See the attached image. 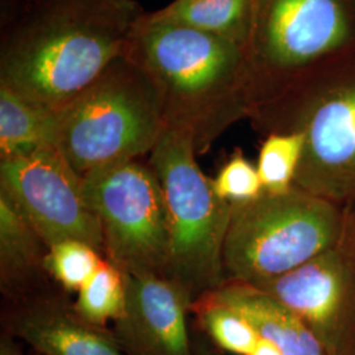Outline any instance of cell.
<instances>
[{
    "instance_id": "obj_1",
    "label": "cell",
    "mask_w": 355,
    "mask_h": 355,
    "mask_svg": "<svg viewBox=\"0 0 355 355\" xmlns=\"http://www.w3.org/2000/svg\"><path fill=\"white\" fill-rule=\"evenodd\" d=\"M136 0H1L0 83L58 112L124 54Z\"/></svg>"
},
{
    "instance_id": "obj_2",
    "label": "cell",
    "mask_w": 355,
    "mask_h": 355,
    "mask_svg": "<svg viewBox=\"0 0 355 355\" xmlns=\"http://www.w3.org/2000/svg\"><path fill=\"white\" fill-rule=\"evenodd\" d=\"M127 54L146 70L161 94L165 125L189 132L198 155L253 111L243 46L184 26L144 19Z\"/></svg>"
},
{
    "instance_id": "obj_3",
    "label": "cell",
    "mask_w": 355,
    "mask_h": 355,
    "mask_svg": "<svg viewBox=\"0 0 355 355\" xmlns=\"http://www.w3.org/2000/svg\"><path fill=\"white\" fill-rule=\"evenodd\" d=\"M249 120L263 137H303L295 186L340 205L354 196L355 53L311 70Z\"/></svg>"
},
{
    "instance_id": "obj_4",
    "label": "cell",
    "mask_w": 355,
    "mask_h": 355,
    "mask_svg": "<svg viewBox=\"0 0 355 355\" xmlns=\"http://www.w3.org/2000/svg\"><path fill=\"white\" fill-rule=\"evenodd\" d=\"M57 117V146L80 177L152 153L165 128L159 91L127 53L114 58Z\"/></svg>"
},
{
    "instance_id": "obj_5",
    "label": "cell",
    "mask_w": 355,
    "mask_h": 355,
    "mask_svg": "<svg viewBox=\"0 0 355 355\" xmlns=\"http://www.w3.org/2000/svg\"><path fill=\"white\" fill-rule=\"evenodd\" d=\"M189 132L165 125L149 164L165 196L171 252L165 278L184 292L191 304L225 282L224 245L233 204L221 199L214 179L196 161Z\"/></svg>"
},
{
    "instance_id": "obj_6",
    "label": "cell",
    "mask_w": 355,
    "mask_h": 355,
    "mask_svg": "<svg viewBox=\"0 0 355 355\" xmlns=\"http://www.w3.org/2000/svg\"><path fill=\"white\" fill-rule=\"evenodd\" d=\"M343 205L293 186L233 204L224 245L227 280L258 287L337 248Z\"/></svg>"
},
{
    "instance_id": "obj_7",
    "label": "cell",
    "mask_w": 355,
    "mask_h": 355,
    "mask_svg": "<svg viewBox=\"0 0 355 355\" xmlns=\"http://www.w3.org/2000/svg\"><path fill=\"white\" fill-rule=\"evenodd\" d=\"M353 53L355 0H252L245 55L253 111L311 70Z\"/></svg>"
},
{
    "instance_id": "obj_8",
    "label": "cell",
    "mask_w": 355,
    "mask_h": 355,
    "mask_svg": "<svg viewBox=\"0 0 355 355\" xmlns=\"http://www.w3.org/2000/svg\"><path fill=\"white\" fill-rule=\"evenodd\" d=\"M83 193L102 227L104 257L130 277H165L171 230L164 191L152 166L139 159L95 168Z\"/></svg>"
},
{
    "instance_id": "obj_9",
    "label": "cell",
    "mask_w": 355,
    "mask_h": 355,
    "mask_svg": "<svg viewBox=\"0 0 355 355\" xmlns=\"http://www.w3.org/2000/svg\"><path fill=\"white\" fill-rule=\"evenodd\" d=\"M0 195L48 248L78 240L104 255L102 227L85 198L82 177L57 145L0 161Z\"/></svg>"
},
{
    "instance_id": "obj_10",
    "label": "cell",
    "mask_w": 355,
    "mask_h": 355,
    "mask_svg": "<svg viewBox=\"0 0 355 355\" xmlns=\"http://www.w3.org/2000/svg\"><path fill=\"white\" fill-rule=\"evenodd\" d=\"M300 318L329 355H355V252L338 245L255 287Z\"/></svg>"
},
{
    "instance_id": "obj_11",
    "label": "cell",
    "mask_w": 355,
    "mask_h": 355,
    "mask_svg": "<svg viewBox=\"0 0 355 355\" xmlns=\"http://www.w3.org/2000/svg\"><path fill=\"white\" fill-rule=\"evenodd\" d=\"M125 279V308L111 329L124 354L193 355L184 292L165 277Z\"/></svg>"
},
{
    "instance_id": "obj_12",
    "label": "cell",
    "mask_w": 355,
    "mask_h": 355,
    "mask_svg": "<svg viewBox=\"0 0 355 355\" xmlns=\"http://www.w3.org/2000/svg\"><path fill=\"white\" fill-rule=\"evenodd\" d=\"M1 333L23 340L40 355H125L112 330L80 318L62 288L6 303Z\"/></svg>"
},
{
    "instance_id": "obj_13",
    "label": "cell",
    "mask_w": 355,
    "mask_h": 355,
    "mask_svg": "<svg viewBox=\"0 0 355 355\" xmlns=\"http://www.w3.org/2000/svg\"><path fill=\"white\" fill-rule=\"evenodd\" d=\"M48 245L0 195V290L6 303L61 288L46 268Z\"/></svg>"
},
{
    "instance_id": "obj_14",
    "label": "cell",
    "mask_w": 355,
    "mask_h": 355,
    "mask_svg": "<svg viewBox=\"0 0 355 355\" xmlns=\"http://www.w3.org/2000/svg\"><path fill=\"white\" fill-rule=\"evenodd\" d=\"M211 292L249 320L258 334L275 343L282 354L329 355L304 322L266 292L234 280H227Z\"/></svg>"
},
{
    "instance_id": "obj_15",
    "label": "cell",
    "mask_w": 355,
    "mask_h": 355,
    "mask_svg": "<svg viewBox=\"0 0 355 355\" xmlns=\"http://www.w3.org/2000/svg\"><path fill=\"white\" fill-rule=\"evenodd\" d=\"M57 112L0 83V161L57 145Z\"/></svg>"
},
{
    "instance_id": "obj_16",
    "label": "cell",
    "mask_w": 355,
    "mask_h": 355,
    "mask_svg": "<svg viewBox=\"0 0 355 355\" xmlns=\"http://www.w3.org/2000/svg\"><path fill=\"white\" fill-rule=\"evenodd\" d=\"M252 0H174L145 20L184 26L243 46L249 35Z\"/></svg>"
},
{
    "instance_id": "obj_17",
    "label": "cell",
    "mask_w": 355,
    "mask_h": 355,
    "mask_svg": "<svg viewBox=\"0 0 355 355\" xmlns=\"http://www.w3.org/2000/svg\"><path fill=\"white\" fill-rule=\"evenodd\" d=\"M196 328L220 350L236 355H250L261 336L252 322L232 306L216 299L212 292L204 293L190 306Z\"/></svg>"
},
{
    "instance_id": "obj_18",
    "label": "cell",
    "mask_w": 355,
    "mask_h": 355,
    "mask_svg": "<svg viewBox=\"0 0 355 355\" xmlns=\"http://www.w3.org/2000/svg\"><path fill=\"white\" fill-rule=\"evenodd\" d=\"M127 300L125 274L104 259L102 266L78 291L74 302L78 315L94 325L108 328V321L121 316Z\"/></svg>"
},
{
    "instance_id": "obj_19",
    "label": "cell",
    "mask_w": 355,
    "mask_h": 355,
    "mask_svg": "<svg viewBox=\"0 0 355 355\" xmlns=\"http://www.w3.org/2000/svg\"><path fill=\"white\" fill-rule=\"evenodd\" d=\"M304 140L299 133H271L262 141L257 170L263 190L283 193L295 186Z\"/></svg>"
},
{
    "instance_id": "obj_20",
    "label": "cell",
    "mask_w": 355,
    "mask_h": 355,
    "mask_svg": "<svg viewBox=\"0 0 355 355\" xmlns=\"http://www.w3.org/2000/svg\"><path fill=\"white\" fill-rule=\"evenodd\" d=\"M104 259L99 250L86 242L64 240L49 246L46 268L64 291L78 292L102 266Z\"/></svg>"
},
{
    "instance_id": "obj_21",
    "label": "cell",
    "mask_w": 355,
    "mask_h": 355,
    "mask_svg": "<svg viewBox=\"0 0 355 355\" xmlns=\"http://www.w3.org/2000/svg\"><path fill=\"white\" fill-rule=\"evenodd\" d=\"M217 195L230 204L252 202L265 190L257 167L236 148L214 179Z\"/></svg>"
},
{
    "instance_id": "obj_22",
    "label": "cell",
    "mask_w": 355,
    "mask_h": 355,
    "mask_svg": "<svg viewBox=\"0 0 355 355\" xmlns=\"http://www.w3.org/2000/svg\"><path fill=\"white\" fill-rule=\"evenodd\" d=\"M340 245L355 252V195L343 205V240Z\"/></svg>"
},
{
    "instance_id": "obj_23",
    "label": "cell",
    "mask_w": 355,
    "mask_h": 355,
    "mask_svg": "<svg viewBox=\"0 0 355 355\" xmlns=\"http://www.w3.org/2000/svg\"><path fill=\"white\" fill-rule=\"evenodd\" d=\"M193 355H223L220 349L212 343L203 331L196 328L191 334Z\"/></svg>"
},
{
    "instance_id": "obj_24",
    "label": "cell",
    "mask_w": 355,
    "mask_h": 355,
    "mask_svg": "<svg viewBox=\"0 0 355 355\" xmlns=\"http://www.w3.org/2000/svg\"><path fill=\"white\" fill-rule=\"evenodd\" d=\"M0 355H26L23 353V350L20 349V346L16 343L15 338L1 333L0 337Z\"/></svg>"
},
{
    "instance_id": "obj_25",
    "label": "cell",
    "mask_w": 355,
    "mask_h": 355,
    "mask_svg": "<svg viewBox=\"0 0 355 355\" xmlns=\"http://www.w3.org/2000/svg\"><path fill=\"white\" fill-rule=\"evenodd\" d=\"M250 355H283L275 343L268 341L266 338H259L253 353Z\"/></svg>"
}]
</instances>
